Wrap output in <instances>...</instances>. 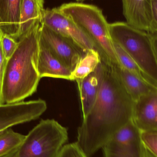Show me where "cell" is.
Instances as JSON below:
<instances>
[{
	"mask_svg": "<svg viewBox=\"0 0 157 157\" xmlns=\"http://www.w3.org/2000/svg\"><path fill=\"white\" fill-rule=\"evenodd\" d=\"M99 65L100 84L97 97L77 131V144L88 157L102 148L131 120L134 104L113 64L101 60Z\"/></svg>",
	"mask_w": 157,
	"mask_h": 157,
	"instance_id": "cell-1",
	"label": "cell"
},
{
	"mask_svg": "<svg viewBox=\"0 0 157 157\" xmlns=\"http://www.w3.org/2000/svg\"><path fill=\"white\" fill-rule=\"evenodd\" d=\"M40 25L37 23L18 39L6 61L2 84L4 103L23 101L37 90L41 78L37 67Z\"/></svg>",
	"mask_w": 157,
	"mask_h": 157,
	"instance_id": "cell-2",
	"label": "cell"
},
{
	"mask_svg": "<svg viewBox=\"0 0 157 157\" xmlns=\"http://www.w3.org/2000/svg\"><path fill=\"white\" fill-rule=\"evenodd\" d=\"M58 8L78 25L92 40L102 61L120 65L110 35L109 24L100 8L93 5L78 2L65 3Z\"/></svg>",
	"mask_w": 157,
	"mask_h": 157,
	"instance_id": "cell-3",
	"label": "cell"
},
{
	"mask_svg": "<svg viewBox=\"0 0 157 157\" xmlns=\"http://www.w3.org/2000/svg\"><path fill=\"white\" fill-rule=\"evenodd\" d=\"M112 40L120 46L148 76L157 81V33L135 28L126 22L109 24Z\"/></svg>",
	"mask_w": 157,
	"mask_h": 157,
	"instance_id": "cell-4",
	"label": "cell"
},
{
	"mask_svg": "<svg viewBox=\"0 0 157 157\" xmlns=\"http://www.w3.org/2000/svg\"><path fill=\"white\" fill-rule=\"evenodd\" d=\"M68 140L66 128L54 120H42L26 136L17 157H57Z\"/></svg>",
	"mask_w": 157,
	"mask_h": 157,
	"instance_id": "cell-5",
	"label": "cell"
},
{
	"mask_svg": "<svg viewBox=\"0 0 157 157\" xmlns=\"http://www.w3.org/2000/svg\"><path fill=\"white\" fill-rule=\"evenodd\" d=\"M104 157H146L141 131L132 120L115 133L102 147Z\"/></svg>",
	"mask_w": 157,
	"mask_h": 157,
	"instance_id": "cell-6",
	"label": "cell"
},
{
	"mask_svg": "<svg viewBox=\"0 0 157 157\" xmlns=\"http://www.w3.org/2000/svg\"><path fill=\"white\" fill-rule=\"evenodd\" d=\"M41 23L68 40L84 53L96 49L94 42L86 33L58 7L45 9Z\"/></svg>",
	"mask_w": 157,
	"mask_h": 157,
	"instance_id": "cell-7",
	"label": "cell"
},
{
	"mask_svg": "<svg viewBox=\"0 0 157 157\" xmlns=\"http://www.w3.org/2000/svg\"><path fill=\"white\" fill-rule=\"evenodd\" d=\"M46 101L39 99L0 105V133L14 125L39 118L47 109Z\"/></svg>",
	"mask_w": 157,
	"mask_h": 157,
	"instance_id": "cell-8",
	"label": "cell"
},
{
	"mask_svg": "<svg viewBox=\"0 0 157 157\" xmlns=\"http://www.w3.org/2000/svg\"><path fill=\"white\" fill-rule=\"evenodd\" d=\"M39 40L71 71L85 54L68 40L41 24Z\"/></svg>",
	"mask_w": 157,
	"mask_h": 157,
	"instance_id": "cell-9",
	"label": "cell"
},
{
	"mask_svg": "<svg viewBox=\"0 0 157 157\" xmlns=\"http://www.w3.org/2000/svg\"><path fill=\"white\" fill-rule=\"evenodd\" d=\"M122 2L123 13L127 24L149 33H157V22L153 18L151 0H122Z\"/></svg>",
	"mask_w": 157,
	"mask_h": 157,
	"instance_id": "cell-10",
	"label": "cell"
},
{
	"mask_svg": "<svg viewBox=\"0 0 157 157\" xmlns=\"http://www.w3.org/2000/svg\"><path fill=\"white\" fill-rule=\"evenodd\" d=\"M132 120L141 131L157 130V92L143 95L134 101Z\"/></svg>",
	"mask_w": 157,
	"mask_h": 157,
	"instance_id": "cell-11",
	"label": "cell"
},
{
	"mask_svg": "<svg viewBox=\"0 0 157 157\" xmlns=\"http://www.w3.org/2000/svg\"><path fill=\"white\" fill-rule=\"evenodd\" d=\"M37 67L41 78L49 77L70 80L72 71L60 61L40 40Z\"/></svg>",
	"mask_w": 157,
	"mask_h": 157,
	"instance_id": "cell-12",
	"label": "cell"
},
{
	"mask_svg": "<svg viewBox=\"0 0 157 157\" xmlns=\"http://www.w3.org/2000/svg\"><path fill=\"white\" fill-rule=\"evenodd\" d=\"M22 2V0H0V29L16 40L18 39Z\"/></svg>",
	"mask_w": 157,
	"mask_h": 157,
	"instance_id": "cell-13",
	"label": "cell"
},
{
	"mask_svg": "<svg viewBox=\"0 0 157 157\" xmlns=\"http://www.w3.org/2000/svg\"><path fill=\"white\" fill-rule=\"evenodd\" d=\"M99 64L93 72L83 79L76 80L80 94L83 118L90 111L97 97L100 84Z\"/></svg>",
	"mask_w": 157,
	"mask_h": 157,
	"instance_id": "cell-14",
	"label": "cell"
},
{
	"mask_svg": "<svg viewBox=\"0 0 157 157\" xmlns=\"http://www.w3.org/2000/svg\"><path fill=\"white\" fill-rule=\"evenodd\" d=\"M44 3V0H22L18 39L37 23H42L45 10Z\"/></svg>",
	"mask_w": 157,
	"mask_h": 157,
	"instance_id": "cell-15",
	"label": "cell"
},
{
	"mask_svg": "<svg viewBox=\"0 0 157 157\" xmlns=\"http://www.w3.org/2000/svg\"><path fill=\"white\" fill-rule=\"evenodd\" d=\"M113 66L124 88L134 101L143 95L157 92V87L140 79L121 65Z\"/></svg>",
	"mask_w": 157,
	"mask_h": 157,
	"instance_id": "cell-16",
	"label": "cell"
},
{
	"mask_svg": "<svg viewBox=\"0 0 157 157\" xmlns=\"http://www.w3.org/2000/svg\"><path fill=\"white\" fill-rule=\"evenodd\" d=\"M101 57L96 50L90 49L83 55L71 73L70 80L83 79L93 72L101 62Z\"/></svg>",
	"mask_w": 157,
	"mask_h": 157,
	"instance_id": "cell-17",
	"label": "cell"
},
{
	"mask_svg": "<svg viewBox=\"0 0 157 157\" xmlns=\"http://www.w3.org/2000/svg\"><path fill=\"white\" fill-rule=\"evenodd\" d=\"M112 44L118 60L123 67L142 80L157 87V81L146 74L120 46L113 41Z\"/></svg>",
	"mask_w": 157,
	"mask_h": 157,
	"instance_id": "cell-18",
	"label": "cell"
},
{
	"mask_svg": "<svg viewBox=\"0 0 157 157\" xmlns=\"http://www.w3.org/2000/svg\"><path fill=\"white\" fill-rule=\"evenodd\" d=\"M25 137L10 128L0 133V157H10L15 154Z\"/></svg>",
	"mask_w": 157,
	"mask_h": 157,
	"instance_id": "cell-19",
	"label": "cell"
},
{
	"mask_svg": "<svg viewBox=\"0 0 157 157\" xmlns=\"http://www.w3.org/2000/svg\"><path fill=\"white\" fill-rule=\"evenodd\" d=\"M141 138L147 150L157 156V130L141 131Z\"/></svg>",
	"mask_w": 157,
	"mask_h": 157,
	"instance_id": "cell-20",
	"label": "cell"
},
{
	"mask_svg": "<svg viewBox=\"0 0 157 157\" xmlns=\"http://www.w3.org/2000/svg\"><path fill=\"white\" fill-rule=\"evenodd\" d=\"M1 44L4 56L7 60L15 51L18 46V41L2 32Z\"/></svg>",
	"mask_w": 157,
	"mask_h": 157,
	"instance_id": "cell-21",
	"label": "cell"
},
{
	"mask_svg": "<svg viewBox=\"0 0 157 157\" xmlns=\"http://www.w3.org/2000/svg\"><path fill=\"white\" fill-rule=\"evenodd\" d=\"M57 157H88L77 143L63 146Z\"/></svg>",
	"mask_w": 157,
	"mask_h": 157,
	"instance_id": "cell-22",
	"label": "cell"
},
{
	"mask_svg": "<svg viewBox=\"0 0 157 157\" xmlns=\"http://www.w3.org/2000/svg\"><path fill=\"white\" fill-rule=\"evenodd\" d=\"M146 157H157V156L152 154L148 150H147L146 156Z\"/></svg>",
	"mask_w": 157,
	"mask_h": 157,
	"instance_id": "cell-23",
	"label": "cell"
},
{
	"mask_svg": "<svg viewBox=\"0 0 157 157\" xmlns=\"http://www.w3.org/2000/svg\"><path fill=\"white\" fill-rule=\"evenodd\" d=\"M77 2H84V1H87V0H76Z\"/></svg>",
	"mask_w": 157,
	"mask_h": 157,
	"instance_id": "cell-24",
	"label": "cell"
},
{
	"mask_svg": "<svg viewBox=\"0 0 157 157\" xmlns=\"http://www.w3.org/2000/svg\"><path fill=\"white\" fill-rule=\"evenodd\" d=\"M10 157H17L16 156L15 154H14V155H12V156H11Z\"/></svg>",
	"mask_w": 157,
	"mask_h": 157,
	"instance_id": "cell-25",
	"label": "cell"
}]
</instances>
